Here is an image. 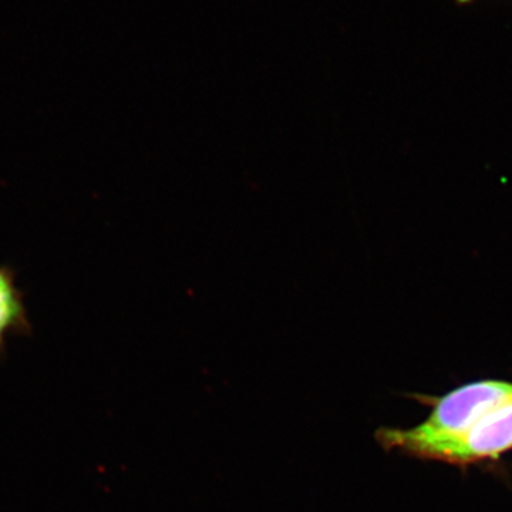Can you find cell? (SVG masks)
Listing matches in <instances>:
<instances>
[{
  "label": "cell",
  "instance_id": "1",
  "mask_svg": "<svg viewBox=\"0 0 512 512\" xmlns=\"http://www.w3.org/2000/svg\"><path fill=\"white\" fill-rule=\"evenodd\" d=\"M511 394L510 382L480 380L464 384L446 396H421V402L431 407L430 416L423 423L407 430L384 427L377 431L376 439L384 450L424 458L431 448L464 436Z\"/></svg>",
  "mask_w": 512,
  "mask_h": 512
},
{
  "label": "cell",
  "instance_id": "2",
  "mask_svg": "<svg viewBox=\"0 0 512 512\" xmlns=\"http://www.w3.org/2000/svg\"><path fill=\"white\" fill-rule=\"evenodd\" d=\"M512 450V394L485 414L464 436L431 448L423 460L468 467L498 460Z\"/></svg>",
  "mask_w": 512,
  "mask_h": 512
},
{
  "label": "cell",
  "instance_id": "3",
  "mask_svg": "<svg viewBox=\"0 0 512 512\" xmlns=\"http://www.w3.org/2000/svg\"><path fill=\"white\" fill-rule=\"evenodd\" d=\"M26 295L18 285V272L10 265L0 264V357L12 338L32 336Z\"/></svg>",
  "mask_w": 512,
  "mask_h": 512
},
{
  "label": "cell",
  "instance_id": "4",
  "mask_svg": "<svg viewBox=\"0 0 512 512\" xmlns=\"http://www.w3.org/2000/svg\"><path fill=\"white\" fill-rule=\"evenodd\" d=\"M454 2L461 3V5H466V3L474 2V0H454Z\"/></svg>",
  "mask_w": 512,
  "mask_h": 512
}]
</instances>
